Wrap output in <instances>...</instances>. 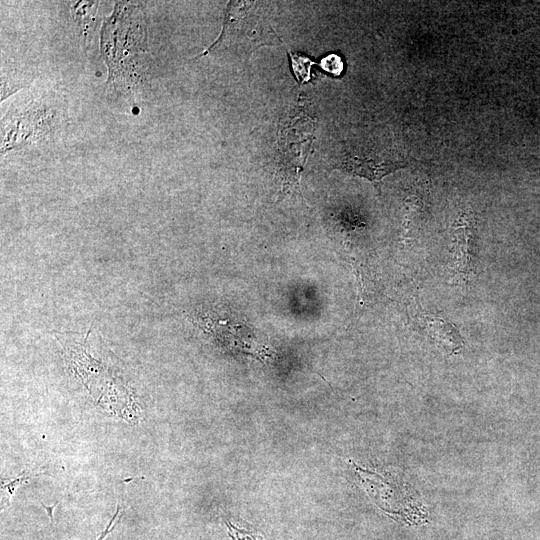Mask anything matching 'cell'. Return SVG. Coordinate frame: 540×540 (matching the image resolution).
Segmentation results:
<instances>
[{
	"instance_id": "6da1fadb",
	"label": "cell",
	"mask_w": 540,
	"mask_h": 540,
	"mask_svg": "<svg viewBox=\"0 0 540 540\" xmlns=\"http://www.w3.org/2000/svg\"><path fill=\"white\" fill-rule=\"evenodd\" d=\"M313 131L314 122L303 113L291 118L281 131L279 150L283 172L293 181L300 177L311 147Z\"/></svg>"
},
{
	"instance_id": "7a4b0ae2",
	"label": "cell",
	"mask_w": 540,
	"mask_h": 540,
	"mask_svg": "<svg viewBox=\"0 0 540 540\" xmlns=\"http://www.w3.org/2000/svg\"><path fill=\"white\" fill-rule=\"evenodd\" d=\"M454 277L464 282L472 276L476 257V230L472 214L462 213L452 229Z\"/></svg>"
},
{
	"instance_id": "3957f363",
	"label": "cell",
	"mask_w": 540,
	"mask_h": 540,
	"mask_svg": "<svg viewBox=\"0 0 540 540\" xmlns=\"http://www.w3.org/2000/svg\"><path fill=\"white\" fill-rule=\"evenodd\" d=\"M406 166V161L377 155L357 156L348 154L340 168L349 174L364 177L378 185L387 174Z\"/></svg>"
},
{
	"instance_id": "277c9868",
	"label": "cell",
	"mask_w": 540,
	"mask_h": 540,
	"mask_svg": "<svg viewBox=\"0 0 540 540\" xmlns=\"http://www.w3.org/2000/svg\"><path fill=\"white\" fill-rule=\"evenodd\" d=\"M291 58H292V64H293L294 69L301 67L299 70L295 72V75L299 79V81L303 82L305 80H308L310 64H311L309 59L307 58L302 59L301 57L297 58L295 55H291Z\"/></svg>"
},
{
	"instance_id": "5b68a950",
	"label": "cell",
	"mask_w": 540,
	"mask_h": 540,
	"mask_svg": "<svg viewBox=\"0 0 540 540\" xmlns=\"http://www.w3.org/2000/svg\"><path fill=\"white\" fill-rule=\"evenodd\" d=\"M320 65L324 70L337 76L341 74L343 69V64L340 57L335 54H331L323 58Z\"/></svg>"
},
{
	"instance_id": "8992f818",
	"label": "cell",
	"mask_w": 540,
	"mask_h": 540,
	"mask_svg": "<svg viewBox=\"0 0 540 540\" xmlns=\"http://www.w3.org/2000/svg\"><path fill=\"white\" fill-rule=\"evenodd\" d=\"M232 540H264L262 537L252 532L234 527L231 523H226Z\"/></svg>"
},
{
	"instance_id": "52a82bcc",
	"label": "cell",
	"mask_w": 540,
	"mask_h": 540,
	"mask_svg": "<svg viewBox=\"0 0 540 540\" xmlns=\"http://www.w3.org/2000/svg\"><path fill=\"white\" fill-rule=\"evenodd\" d=\"M119 514H120V506H117L116 512L114 513L109 523L107 524L105 529L101 532V534H99L96 540H103L113 530L115 523L119 519Z\"/></svg>"
}]
</instances>
